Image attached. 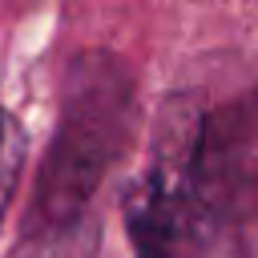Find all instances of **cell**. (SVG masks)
Listing matches in <instances>:
<instances>
[{
  "mask_svg": "<svg viewBox=\"0 0 258 258\" xmlns=\"http://www.w3.org/2000/svg\"><path fill=\"white\" fill-rule=\"evenodd\" d=\"M137 129V77L117 52L73 56L12 258H97L101 194Z\"/></svg>",
  "mask_w": 258,
  "mask_h": 258,
  "instance_id": "7a4b0ae2",
  "label": "cell"
},
{
  "mask_svg": "<svg viewBox=\"0 0 258 258\" xmlns=\"http://www.w3.org/2000/svg\"><path fill=\"white\" fill-rule=\"evenodd\" d=\"M20 169H24V129L16 125V117L8 109H0V218L12 202Z\"/></svg>",
  "mask_w": 258,
  "mask_h": 258,
  "instance_id": "3957f363",
  "label": "cell"
},
{
  "mask_svg": "<svg viewBox=\"0 0 258 258\" xmlns=\"http://www.w3.org/2000/svg\"><path fill=\"white\" fill-rule=\"evenodd\" d=\"M125 234L137 258H258V85L165 101Z\"/></svg>",
  "mask_w": 258,
  "mask_h": 258,
  "instance_id": "6da1fadb",
  "label": "cell"
}]
</instances>
